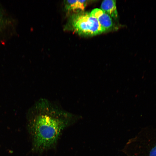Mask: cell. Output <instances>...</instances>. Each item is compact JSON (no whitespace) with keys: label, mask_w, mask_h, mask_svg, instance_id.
<instances>
[{"label":"cell","mask_w":156,"mask_h":156,"mask_svg":"<svg viewBox=\"0 0 156 156\" xmlns=\"http://www.w3.org/2000/svg\"><path fill=\"white\" fill-rule=\"evenodd\" d=\"M129 143L130 156H156V128H144Z\"/></svg>","instance_id":"2"},{"label":"cell","mask_w":156,"mask_h":156,"mask_svg":"<svg viewBox=\"0 0 156 156\" xmlns=\"http://www.w3.org/2000/svg\"><path fill=\"white\" fill-rule=\"evenodd\" d=\"M90 14L97 19L104 31L112 27L113 23L112 18L101 9H94L90 12Z\"/></svg>","instance_id":"4"},{"label":"cell","mask_w":156,"mask_h":156,"mask_svg":"<svg viewBox=\"0 0 156 156\" xmlns=\"http://www.w3.org/2000/svg\"><path fill=\"white\" fill-rule=\"evenodd\" d=\"M101 10L114 18L118 17V13L116 9L115 0H105L103 1L101 4Z\"/></svg>","instance_id":"5"},{"label":"cell","mask_w":156,"mask_h":156,"mask_svg":"<svg viewBox=\"0 0 156 156\" xmlns=\"http://www.w3.org/2000/svg\"><path fill=\"white\" fill-rule=\"evenodd\" d=\"M71 21L74 29L79 34L93 36L104 32L97 19L90 13L81 12L75 14Z\"/></svg>","instance_id":"3"},{"label":"cell","mask_w":156,"mask_h":156,"mask_svg":"<svg viewBox=\"0 0 156 156\" xmlns=\"http://www.w3.org/2000/svg\"><path fill=\"white\" fill-rule=\"evenodd\" d=\"M27 118L32 150L41 153L55 148L64 131L81 116L65 110L55 102L41 98L29 109Z\"/></svg>","instance_id":"1"},{"label":"cell","mask_w":156,"mask_h":156,"mask_svg":"<svg viewBox=\"0 0 156 156\" xmlns=\"http://www.w3.org/2000/svg\"></svg>","instance_id":"7"},{"label":"cell","mask_w":156,"mask_h":156,"mask_svg":"<svg viewBox=\"0 0 156 156\" xmlns=\"http://www.w3.org/2000/svg\"><path fill=\"white\" fill-rule=\"evenodd\" d=\"M86 0H68L66 2V9L69 10H83L86 6Z\"/></svg>","instance_id":"6"}]
</instances>
